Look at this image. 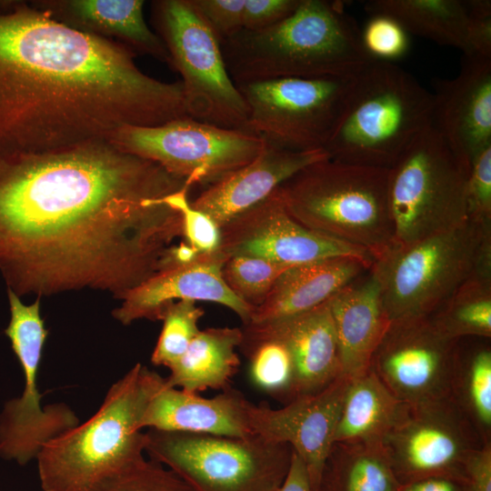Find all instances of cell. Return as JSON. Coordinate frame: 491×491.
Listing matches in <instances>:
<instances>
[{
  "instance_id": "obj_8",
  "label": "cell",
  "mask_w": 491,
  "mask_h": 491,
  "mask_svg": "<svg viewBox=\"0 0 491 491\" xmlns=\"http://www.w3.org/2000/svg\"><path fill=\"white\" fill-rule=\"evenodd\" d=\"M150 459L194 491H276L289 471L293 449L258 436L234 437L148 429Z\"/></svg>"
},
{
  "instance_id": "obj_25",
  "label": "cell",
  "mask_w": 491,
  "mask_h": 491,
  "mask_svg": "<svg viewBox=\"0 0 491 491\" xmlns=\"http://www.w3.org/2000/svg\"><path fill=\"white\" fill-rule=\"evenodd\" d=\"M33 4L74 29L118 42L135 54L170 65L163 41L145 20L143 0H43Z\"/></svg>"
},
{
  "instance_id": "obj_10",
  "label": "cell",
  "mask_w": 491,
  "mask_h": 491,
  "mask_svg": "<svg viewBox=\"0 0 491 491\" xmlns=\"http://www.w3.org/2000/svg\"><path fill=\"white\" fill-rule=\"evenodd\" d=\"M152 20L170 66L182 76L188 115L246 131L247 105L227 71L220 41L191 1H154Z\"/></svg>"
},
{
  "instance_id": "obj_13",
  "label": "cell",
  "mask_w": 491,
  "mask_h": 491,
  "mask_svg": "<svg viewBox=\"0 0 491 491\" xmlns=\"http://www.w3.org/2000/svg\"><path fill=\"white\" fill-rule=\"evenodd\" d=\"M10 320L5 329L23 369L25 387L20 397L5 405L0 415V456L25 465L50 440L73 428L79 420L62 403L42 406L37 388L38 369L48 332L40 314V298L25 305L7 288Z\"/></svg>"
},
{
  "instance_id": "obj_5",
  "label": "cell",
  "mask_w": 491,
  "mask_h": 491,
  "mask_svg": "<svg viewBox=\"0 0 491 491\" xmlns=\"http://www.w3.org/2000/svg\"><path fill=\"white\" fill-rule=\"evenodd\" d=\"M432 93L415 76L374 58L355 76L324 150L335 160L388 169L432 125Z\"/></svg>"
},
{
  "instance_id": "obj_34",
  "label": "cell",
  "mask_w": 491,
  "mask_h": 491,
  "mask_svg": "<svg viewBox=\"0 0 491 491\" xmlns=\"http://www.w3.org/2000/svg\"><path fill=\"white\" fill-rule=\"evenodd\" d=\"M203 315L204 310L195 301L182 300L169 305L161 317L163 327L151 356L152 363L168 368L174 365L199 333L198 322Z\"/></svg>"
},
{
  "instance_id": "obj_17",
  "label": "cell",
  "mask_w": 491,
  "mask_h": 491,
  "mask_svg": "<svg viewBox=\"0 0 491 491\" xmlns=\"http://www.w3.org/2000/svg\"><path fill=\"white\" fill-rule=\"evenodd\" d=\"M349 384L350 378L342 375L323 390L299 396L281 408L251 402L247 406L252 434L267 441L289 445L305 464L312 491L317 490L334 444Z\"/></svg>"
},
{
  "instance_id": "obj_7",
  "label": "cell",
  "mask_w": 491,
  "mask_h": 491,
  "mask_svg": "<svg viewBox=\"0 0 491 491\" xmlns=\"http://www.w3.org/2000/svg\"><path fill=\"white\" fill-rule=\"evenodd\" d=\"M491 258V221L469 218L452 229L376 259L371 270L391 321L429 316Z\"/></svg>"
},
{
  "instance_id": "obj_33",
  "label": "cell",
  "mask_w": 491,
  "mask_h": 491,
  "mask_svg": "<svg viewBox=\"0 0 491 491\" xmlns=\"http://www.w3.org/2000/svg\"><path fill=\"white\" fill-rule=\"evenodd\" d=\"M290 266L262 257L236 255L225 260L222 273L230 290L254 308L263 303L276 279Z\"/></svg>"
},
{
  "instance_id": "obj_19",
  "label": "cell",
  "mask_w": 491,
  "mask_h": 491,
  "mask_svg": "<svg viewBox=\"0 0 491 491\" xmlns=\"http://www.w3.org/2000/svg\"><path fill=\"white\" fill-rule=\"evenodd\" d=\"M225 262L216 252L163 269L128 292L122 298V305L113 311V316L123 325L144 318L161 320L165 309L174 302L206 301L231 309L246 326L253 307L227 286L222 273Z\"/></svg>"
},
{
  "instance_id": "obj_22",
  "label": "cell",
  "mask_w": 491,
  "mask_h": 491,
  "mask_svg": "<svg viewBox=\"0 0 491 491\" xmlns=\"http://www.w3.org/2000/svg\"><path fill=\"white\" fill-rule=\"evenodd\" d=\"M328 306L343 373L353 379L369 369L372 356L391 323L380 284L371 267L336 292Z\"/></svg>"
},
{
  "instance_id": "obj_16",
  "label": "cell",
  "mask_w": 491,
  "mask_h": 491,
  "mask_svg": "<svg viewBox=\"0 0 491 491\" xmlns=\"http://www.w3.org/2000/svg\"><path fill=\"white\" fill-rule=\"evenodd\" d=\"M220 231L217 253L225 260L247 255L286 266L346 256L375 261L366 251L300 224L287 212L277 189L230 220Z\"/></svg>"
},
{
  "instance_id": "obj_37",
  "label": "cell",
  "mask_w": 491,
  "mask_h": 491,
  "mask_svg": "<svg viewBox=\"0 0 491 491\" xmlns=\"http://www.w3.org/2000/svg\"><path fill=\"white\" fill-rule=\"evenodd\" d=\"M361 37L366 51L375 59L392 62L408 49L406 31L397 21L386 15H371Z\"/></svg>"
},
{
  "instance_id": "obj_39",
  "label": "cell",
  "mask_w": 491,
  "mask_h": 491,
  "mask_svg": "<svg viewBox=\"0 0 491 491\" xmlns=\"http://www.w3.org/2000/svg\"><path fill=\"white\" fill-rule=\"evenodd\" d=\"M220 44L243 29L246 0H190Z\"/></svg>"
},
{
  "instance_id": "obj_2",
  "label": "cell",
  "mask_w": 491,
  "mask_h": 491,
  "mask_svg": "<svg viewBox=\"0 0 491 491\" xmlns=\"http://www.w3.org/2000/svg\"><path fill=\"white\" fill-rule=\"evenodd\" d=\"M135 55L33 2L0 1V158L188 116L182 82L145 74Z\"/></svg>"
},
{
  "instance_id": "obj_27",
  "label": "cell",
  "mask_w": 491,
  "mask_h": 491,
  "mask_svg": "<svg viewBox=\"0 0 491 491\" xmlns=\"http://www.w3.org/2000/svg\"><path fill=\"white\" fill-rule=\"evenodd\" d=\"M406 407L369 368L350 379L334 443L383 445Z\"/></svg>"
},
{
  "instance_id": "obj_9",
  "label": "cell",
  "mask_w": 491,
  "mask_h": 491,
  "mask_svg": "<svg viewBox=\"0 0 491 491\" xmlns=\"http://www.w3.org/2000/svg\"><path fill=\"white\" fill-rule=\"evenodd\" d=\"M465 165L432 127L388 168L387 196L395 246H404L466 222Z\"/></svg>"
},
{
  "instance_id": "obj_18",
  "label": "cell",
  "mask_w": 491,
  "mask_h": 491,
  "mask_svg": "<svg viewBox=\"0 0 491 491\" xmlns=\"http://www.w3.org/2000/svg\"><path fill=\"white\" fill-rule=\"evenodd\" d=\"M432 127L469 168L491 145V58L463 55L459 73L434 83Z\"/></svg>"
},
{
  "instance_id": "obj_36",
  "label": "cell",
  "mask_w": 491,
  "mask_h": 491,
  "mask_svg": "<svg viewBox=\"0 0 491 491\" xmlns=\"http://www.w3.org/2000/svg\"><path fill=\"white\" fill-rule=\"evenodd\" d=\"M189 190L172 194L164 201L180 214L185 242L200 255L215 254L221 243L220 227L208 215L191 205Z\"/></svg>"
},
{
  "instance_id": "obj_32",
  "label": "cell",
  "mask_w": 491,
  "mask_h": 491,
  "mask_svg": "<svg viewBox=\"0 0 491 491\" xmlns=\"http://www.w3.org/2000/svg\"><path fill=\"white\" fill-rule=\"evenodd\" d=\"M240 345L249 359V378L260 391L284 405L296 399V372L291 353L278 337L245 326Z\"/></svg>"
},
{
  "instance_id": "obj_15",
  "label": "cell",
  "mask_w": 491,
  "mask_h": 491,
  "mask_svg": "<svg viewBox=\"0 0 491 491\" xmlns=\"http://www.w3.org/2000/svg\"><path fill=\"white\" fill-rule=\"evenodd\" d=\"M484 445L451 399L407 406L383 441L400 484L432 476H467L470 455Z\"/></svg>"
},
{
  "instance_id": "obj_28",
  "label": "cell",
  "mask_w": 491,
  "mask_h": 491,
  "mask_svg": "<svg viewBox=\"0 0 491 491\" xmlns=\"http://www.w3.org/2000/svg\"><path fill=\"white\" fill-rule=\"evenodd\" d=\"M370 15H386L406 31L437 44L466 50L467 15L460 0H369Z\"/></svg>"
},
{
  "instance_id": "obj_26",
  "label": "cell",
  "mask_w": 491,
  "mask_h": 491,
  "mask_svg": "<svg viewBox=\"0 0 491 491\" xmlns=\"http://www.w3.org/2000/svg\"><path fill=\"white\" fill-rule=\"evenodd\" d=\"M242 341L243 331L238 327L200 330L185 354L169 367L165 385L193 394L229 387L240 365L235 348Z\"/></svg>"
},
{
  "instance_id": "obj_20",
  "label": "cell",
  "mask_w": 491,
  "mask_h": 491,
  "mask_svg": "<svg viewBox=\"0 0 491 491\" xmlns=\"http://www.w3.org/2000/svg\"><path fill=\"white\" fill-rule=\"evenodd\" d=\"M327 157L323 148L293 150L266 141L256 157L207 186L190 201L191 205L221 228L265 200L301 169Z\"/></svg>"
},
{
  "instance_id": "obj_44",
  "label": "cell",
  "mask_w": 491,
  "mask_h": 491,
  "mask_svg": "<svg viewBox=\"0 0 491 491\" xmlns=\"http://www.w3.org/2000/svg\"><path fill=\"white\" fill-rule=\"evenodd\" d=\"M276 491H312L305 464L294 451L286 477Z\"/></svg>"
},
{
  "instance_id": "obj_24",
  "label": "cell",
  "mask_w": 491,
  "mask_h": 491,
  "mask_svg": "<svg viewBox=\"0 0 491 491\" xmlns=\"http://www.w3.org/2000/svg\"><path fill=\"white\" fill-rule=\"evenodd\" d=\"M288 347L296 372V398L316 394L344 375L328 301L304 314L259 326Z\"/></svg>"
},
{
  "instance_id": "obj_23",
  "label": "cell",
  "mask_w": 491,
  "mask_h": 491,
  "mask_svg": "<svg viewBox=\"0 0 491 491\" xmlns=\"http://www.w3.org/2000/svg\"><path fill=\"white\" fill-rule=\"evenodd\" d=\"M357 257H336L290 266L275 282L246 326H259L308 312L370 269Z\"/></svg>"
},
{
  "instance_id": "obj_3",
  "label": "cell",
  "mask_w": 491,
  "mask_h": 491,
  "mask_svg": "<svg viewBox=\"0 0 491 491\" xmlns=\"http://www.w3.org/2000/svg\"><path fill=\"white\" fill-rule=\"evenodd\" d=\"M237 85L279 78L354 77L374 58L342 1L300 0L278 24L242 29L221 43Z\"/></svg>"
},
{
  "instance_id": "obj_40",
  "label": "cell",
  "mask_w": 491,
  "mask_h": 491,
  "mask_svg": "<svg viewBox=\"0 0 491 491\" xmlns=\"http://www.w3.org/2000/svg\"><path fill=\"white\" fill-rule=\"evenodd\" d=\"M466 15V50L463 55L491 58V2L464 1Z\"/></svg>"
},
{
  "instance_id": "obj_38",
  "label": "cell",
  "mask_w": 491,
  "mask_h": 491,
  "mask_svg": "<svg viewBox=\"0 0 491 491\" xmlns=\"http://www.w3.org/2000/svg\"><path fill=\"white\" fill-rule=\"evenodd\" d=\"M469 217L491 221V145L471 162L467 175Z\"/></svg>"
},
{
  "instance_id": "obj_12",
  "label": "cell",
  "mask_w": 491,
  "mask_h": 491,
  "mask_svg": "<svg viewBox=\"0 0 491 491\" xmlns=\"http://www.w3.org/2000/svg\"><path fill=\"white\" fill-rule=\"evenodd\" d=\"M151 160L193 185H211L248 164L266 141L249 132L207 124L190 116L156 126H125L109 140Z\"/></svg>"
},
{
  "instance_id": "obj_1",
  "label": "cell",
  "mask_w": 491,
  "mask_h": 491,
  "mask_svg": "<svg viewBox=\"0 0 491 491\" xmlns=\"http://www.w3.org/2000/svg\"><path fill=\"white\" fill-rule=\"evenodd\" d=\"M190 185L109 140L0 158V272L19 297L82 288L122 299L184 237L164 199Z\"/></svg>"
},
{
  "instance_id": "obj_6",
  "label": "cell",
  "mask_w": 491,
  "mask_h": 491,
  "mask_svg": "<svg viewBox=\"0 0 491 491\" xmlns=\"http://www.w3.org/2000/svg\"><path fill=\"white\" fill-rule=\"evenodd\" d=\"M387 174L386 168L327 157L301 169L277 193L300 224L376 260L395 246Z\"/></svg>"
},
{
  "instance_id": "obj_42",
  "label": "cell",
  "mask_w": 491,
  "mask_h": 491,
  "mask_svg": "<svg viewBox=\"0 0 491 491\" xmlns=\"http://www.w3.org/2000/svg\"><path fill=\"white\" fill-rule=\"evenodd\" d=\"M472 491H491V444L474 451L466 465Z\"/></svg>"
},
{
  "instance_id": "obj_43",
  "label": "cell",
  "mask_w": 491,
  "mask_h": 491,
  "mask_svg": "<svg viewBox=\"0 0 491 491\" xmlns=\"http://www.w3.org/2000/svg\"><path fill=\"white\" fill-rule=\"evenodd\" d=\"M398 491H472V488L467 476L441 475L400 484Z\"/></svg>"
},
{
  "instance_id": "obj_14",
  "label": "cell",
  "mask_w": 491,
  "mask_h": 491,
  "mask_svg": "<svg viewBox=\"0 0 491 491\" xmlns=\"http://www.w3.org/2000/svg\"><path fill=\"white\" fill-rule=\"evenodd\" d=\"M458 346L430 316L391 321L369 368L407 406L451 399Z\"/></svg>"
},
{
  "instance_id": "obj_21",
  "label": "cell",
  "mask_w": 491,
  "mask_h": 491,
  "mask_svg": "<svg viewBox=\"0 0 491 491\" xmlns=\"http://www.w3.org/2000/svg\"><path fill=\"white\" fill-rule=\"evenodd\" d=\"M213 397H202L163 386L150 399L141 418V428L163 431L249 437L248 401L229 386Z\"/></svg>"
},
{
  "instance_id": "obj_35",
  "label": "cell",
  "mask_w": 491,
  "mask_h": 491,
  "mask_svg": "<svg viewBox=\"0 0 491 491\" xmlns=\"http://www.w3.org/2000/svg\"><path fill=\"white\" fill-rule=\"evenodd\" d=\"M95 491H194L165 466L145 457L103 482Z\"/></svg>"
},
{
  "instance_id": "obj_30",
  "label": "cell",
  "mask_w": 491,
  "mask_h": 491,
  "mask_svg": "<svg viewBox=\"0 0 491 491\" xmlns=\"http://www.w3.org/2000/svg\"><path fill=\"white\" fill-rule=\"evenodd\" d=\"M459 340L451 400L468 419L484 444H491L490 339Z\"/></svg>"
},
{
  "instance_id": "obj_31",
  "label": "cell",
  "mask_w": 491,
  "mask_h": 491,
  "mask_svg": "<svg viewBox=\"0 0 491 491\" xmlns=\"http://www.w3.org/2000/svg\"><path fill=\"white\" fill-rule=\"evenodd\" d=\"M437 328L454 340L491 338V258L431 316Z\"/></svg>"
},
{
  "instance_id": "obj_41",
  "label": "cell",
  "mask_w": 491,
  "mask_h": 491,
  "mask_svg": "<svg viewBox=\"0 0 491 491\" xmlns=\"http://www.w3.org/2000/svg\"><path fill=\"white\" fill-rule=\"evenodd\" d=\"M300 0H246L243 29L257 31L283 21L298 6Z\"/></svg>"
},
{
  "instance_id": "obj_29",
  "label": "cell",
  "mask_w": 491,
  "mask_h": 491,
  "mask_svg": "<svg viewBox=\"0 0 491 491\" xmlns=\"http://www.w3.org/2000/svg\"><path fill=\"white\" fill-rule=\"evenodd\" d=\"M383 445L334 443L316 491H398Z\"/></svg>"
},
{
  "instance_id": "obj_11",
  "label": "cell",
  "mask_w": 491,
  "mask_h": 491,
  "mask_svg": "<svg viewBox=\"0 0 491 491\" xmlns=\"http://www.w3.org/2000/svg\"><path fill=\"white\" fill-rule=\"evenodd\" d=\"M354 79L279 78L237 85L248 108L245 130L288 149H324Z\"/></svg>"
},
{
  "instance_id": "obj_4",
  "label": "cell",
  "mask_w": 491,
  "mask_h": 491,
  "mask_svg": "<svg viewBox=\"0 0 491 491\" xmlns=\"http://www.w3.org/2000/svg\"><path fill=\"white\" fill-rule=\"evenodd\" d=\"M164 382L136 364L110 386L89 419L46 443L36 456L43 491H95L145 457L141 418Z\"/></svg>"
}]
</instances>
